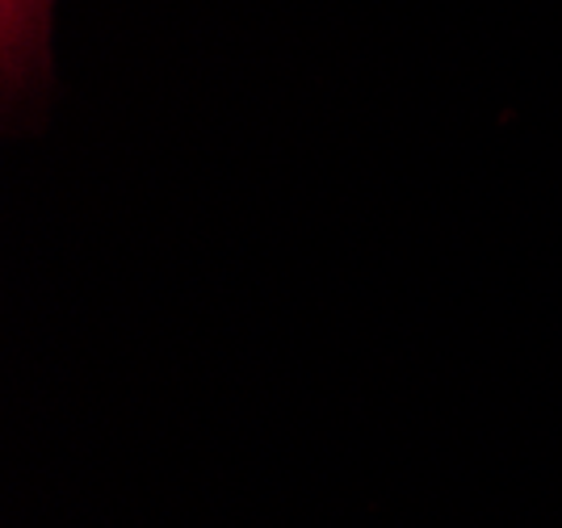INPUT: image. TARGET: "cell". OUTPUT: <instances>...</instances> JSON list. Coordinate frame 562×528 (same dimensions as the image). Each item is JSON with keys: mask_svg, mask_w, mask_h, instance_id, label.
I'll return each mask as SVG.
<instances>
[{"mask_svg": "<svg viewBox=\"0 0 562 528\" xmlns=\"http://www.w3.org/2000/svg\"><path fill=\"white\" fill-rule=\"evenodd\" d=\"M55 4L59 0H0V89L4 110H43L55 89Z\"/></svg>", "mask_w": 562, "mask_h": 528, "instance_id": "1", "label": "cell"}]
</instances>
